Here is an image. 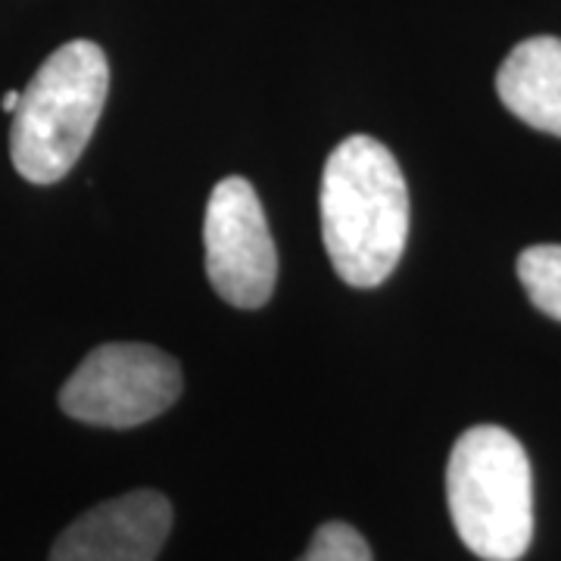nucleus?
<instances>
[{
	"instance_id": "1",
	"label": "nucleus",
	"mask_w": 561,
	"mask_h": 561,
	"mask_svg": "<svg viewBox=\"0 0 561 561\" xmlns=\"http://www.w3.org/2000/svg\"><path fill=\"white\" fill-rule=\"evenodd\" d=\"M321 241L350 287H378L409 241V187L397 157L371 135L331 150L321 172Z\"/></svg>"
},
{
	"instance_id": "2",
	"label": "nucleus",
	"mask_w": 561,
	"mask_h": 561,
	"mask_svg": "<svg viewBox=\"0 0 561 561\" xmlns=\"http://www.w3.org/2000/svg\"><path fill=\"white\" fill-rule=\"evenodd\" d=\"M110 94V62L101 44L69 41L22 88L10 125V160L32 184H57L79 162Z\"/></svg>"
},
{
	"instance_id": "3",
	"label": "nucleus",
	"mask_w": 561,
	"mask_h": 561,
	"mask_svg": "<svg viewBox=\"0 0 561 561\" xmlns=\"http://www.w3.org/2000/svg\"><path fill=\"white\" fill-rule=\"evenodd\" d=\"M446 502L478 559H522L534 540V474L518 437L496 424L465 431L446 465Z\"/></svg>"
},
{
	"instance_id": "4",
	"label": "nucleus",
	"mask_w": 561,
	"mask_h": 561,
	"mask_svg": "<svg viewBox=\"0 0 561 561\" xmlns=\"http://www.w3.org/2000/svg\"><path fill=\"white\" fill-rule=\"evenodd\" d=\"M181 387L169 353L147 343H103L62 383L60 409L94 427H138L179 400Z\"/></svg>"
},
{
	"instance_id": "5",
	"label": "nucleus",
	"mask_w": 561,
	"mask_h": 561,
	"mask_svg": "<svg viewBox=\"0 0 561 561\" xmlns=\"http://www.w3.org/2000/svg\"><path fill=\"white\" fill-rule=\"evenodd\" d=\"M203 243L206 278L221 300L238 309H260L268 302L278 278V253L250 181L231 175L213 187Z\"/></svg>"
},
{
	"instance_id": "6",
	"label": "nucleus",
	"mask_w": 561,
	"mask_h": 561,
	"mask_svg": "<svg viewBox=\"0 0 561 561\" xmlns=\"http://www.w3.org/2000/svg\"><path fill=\"white\" fill-rule=\"evenodd\" d=\"M169 530V500L157 490H131L69 524L54 542L50 561H157Z\"/></svg>"
},
{
	"instance_id": "7",
	"label": "nucleus",
	"mask_w": 561,
	"mask_h": 561,
	"mask_svg": "<svg viewBox=\"0 0 561 561\" xmlns=\"http://www.w3.org/2000/svg\"><path fill=\"white\" fill-rule=\"evenodd\" d=\"M496 91L512 116L561 138V38L522 41L500 66Z\"/></svg>"
},
{
	"instance_id": "8",
	"label": "nucleus",
	"mask_w": 561,
	"mask_h": 561,
	"mask_svg": "<svg viewBox=\"0 0 561 561\" xmlns=\"http://www.w3.org/2000/svg\"><path fill=\"white\" fill-rule=\"evenodd\" d=\"M518 278L530 302L561 321V243H537L518 256Z\"/></svg>"
},
{
	"instance_id": "9",
	"label": "nucleus",
	"mask_w": 561,
	"mask_h": 561,
	"mask_svg": "<svg viewBox=\"0 0 561 561\" xmlns=\"http://www.w3.org/2000/svg\"><path fill=\"white\" fill-rule=\"evenodd\" d=\"M297 561H375L371 549L356 527L343 522L321 524L312 534L309 549Z\"/></svg>"
},
{
	"instance_id": "10",
	"label": "nucleus",
	"mask_w": 561,
	"mask_h": 561,
	"mask_svg": "<svg viewBox=\"0 0 561 561\" xmlns=\"http://www.w3.org/2000/svg\"><path fill=\"white\" fill-rule=\"evenodd\" d=\"M20 98H22V91H7V94H3V101H0L3 113H10V116H13V110L20 106Z\"/></svg>"
}]
</instances>
